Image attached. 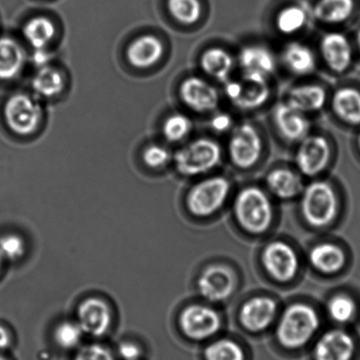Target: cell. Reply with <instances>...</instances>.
<instances>
[{
  "mask_svg": "<svg viewBox=\"0 0 360 360\" xmlns=\"http://www.w3.org/2000/svg\"><path fill=\"white\" fill-rule=\"evenodd\" d=\"M320 324L319 314L313 307L306 303H293L279 318L276 335L284 347L298 349L313 338Z\"/></svg>",
  "mask_w": 360,
  "mask_h": 360,
  "instance_id": "obj_1",
  "label": "cell"
},
{
  "mask_svg": "<svg viewBox=\"0 0 360 360\" xmlns=\"http://www.w3.org/2000/svg\"><path fill=\"white\" fill-rule=\"evenodd\" d=\"M233 214L246 232L263 234L271 225L274 207L263 190L249 186L238 192L233 202Z\"/></svg>",
  "mask_w": 360,
  "mask_h": 360,
  "instance_id": "obj_2",
  "label": "cell"
},
{
  "mask_svg": "<svg viewBox=\"0 0 360 360\" xmlns=\"http://www.w3.org/2000/svg\"><path fill=\"white\" fill-rule=\"evenodd\" d=\"M338 210L337 193L328 181L316 180L304 187L300 212L310 226L323 229L330 226L337 218Z\"/></svg>",
  "mask_w": 360,
  "mask_h": 360,
  "instance_id": "obj_3",
  "label": "cell"
},
{
  "mask_svg": "<svg viewBox=\"0 0 360 360\" xmlns=\"http://www.w3.org/2000/svg\"><path fill=\"white\" fill-rule=\"evenodd\" d=\"M221 160V146L215 139L208 137L194 139L174 155V167L185 177L207 174L218 167Z\"/></svg>",
  "mask_w": 360,
  "mask_h": 360,
  "instance_id": "obj_4",
  "label": "cell"
},
{
  "mask_svg": "<svg viewBox=\"0 0 360 360\" xmlns=\"http://www.w3.org/2000/svg\"><path fill=\"white\" fill-rule=\"evenodd\" d=\"M264 149V139L259 130L250 122H243L230 131L226 153L230 162L236 169H253L263 157Z\"/></svg>",
  "mask_w": 360,
  "mask_h": 360,
  "instance_id": "obj_5",
  "label": "cell"
},
{
  "mask_svg": "<svg viewBox=\"0 0 360 360\" xmlns=\"http://www.w3.org/2000/svg\"><path fill=\"white\" fill-rule=\"evenodd\" d=\"M231 185L225 176H216L198 181L187 195V206L192 214L200 218L214 214L229 198Z\"/></svg>",
  "mask_w": 360,
  "mask_h": 360,
  "instance_id": "obj_6",
  "label": "cell"
},
{
  "mask_svg": "<svg viewBox=\"0 0 360 360\" xmlns=\"http://www.w3.org/2000/svg\"><path fill=\"white\" fill-rule=\"evenodd\" d=\"M331 159L332 146L326 136L310 132L297 144L295 162L302 176H319L330 165Z\"/></svg>",
  "mask_w": 360,
  "mask_h": 360,
  "instance_id": "obj_7",
  "label": "cell"
},
{
  "mask_svg": "<svg viewBox=\"0 0 360 360\" xmlns=\"http://www.w3.org/2000/svg\"><path fill=\"white\" fill-rule=\"evenodd\" d=\"M41 117L43 110L39 101L30 94H13L4 107L6 123L15 134H32L39 125Z\"/></svg>",
  "mask_w": 360,
  "mask_h": 360,
  "instance_id": "obj_8",
  "label": "cell"
},
{
  "mask_svg": "<svg viewBox=\"0 0 360 360\" xmlns=\"http://www.w3.org/2000/svg\"><path fill=\"white\" fill-rule=\"evenodd\" d=\"M181 331L187 338L202 341L212 338L221 327L218 311L204 304H192L181 311L179 316Z\"/></svg>",
  "mask_w": 360,
  "mask_h": 360,
  "instance_id": "obj_9",
  "label": "cell"
},
{
  "mask_svg": "<svg viewBox=\"0 0 360 360\" xmlns=\"http://www.w3.org/2000/svg\"><path fill=\"white\" fill-rule=\"evenodd\" d=\"M179 96L185 106L198 114H212L218 110L220 94L204 77L191 75L183 80Z\"/></svg>",
  "mask_w": 360,
  "mask_h": 360,
  "instance_id": "obj_10",
  "label": "cell"
},
{
  "mask_svg": "<svg viewBox=\"0 0 360 360\" xmlns=\"http://www.w3.org/2000/svg\"><path fill=\"white\" fill-rule=\"evenodd\" d=\"M261 259L265 271L276 281H291L298 274V255L292 247L281 240L268 243L262 253Z\"/></svg>",
  "mask_w": 360,
  "mask_h": 360,
  "instance_id": "obj_11",
  "label": "cell"
},
{
  "mask_svg": "<svg viewBox=\"0 0 360 360\" xmlns=\"http://www.w3.org/2000/svg\"><path fill=\"white\" fill-rule=\"evenodd\" d=\"M236 281L232 271L223 265H211L199 275L198 295L210 303H221L229 300L234 291Z\"/></svg>",
  "mask_w": 360,
  "mask_h": 360,
  "instance_id": "obj_12",
  "label": "cell"
},
{
  "mask_svg": "<svg viewBox=\"0 0 360 360\" xmlns=\"http://www.w3.org/2000/svg\"><path fill=\"white\" fill-rule=\"evenodd\" d=\"M321 60L332 72L342 73L351 68L353 48L346 34L339 31H328L319 41Z\"/></svg>",
  "mask_w": 360,
  "mask_h": 360,
  "instance_id": "obj_13",
  "label": "cell"
},
{
  "mask_svg": "<svg viewBox=\"0 0 360 360\" xmlns=\"http://www.w3.org/2000/svg\"><path fill=\"white\" fill-rule=\"evenodd\" d=\"M272 120L278 135L292 144H298L310 134L312 127L307 115L290 106L285 101L275 107Z\"/></svg>",
  "mask_w": 360,
  "mask_h": 360,
  "instance_id": "obj_14",
  "label": "cell"
},
{
  "mask_svg": "<svg viewBox=\"0 0 360 360\" xmlns=\"http://www.w3.org/2000/svg\"><path fill=\"white\" fill-rule=\"evenodd\" d=\"M78 323L84 334L103 337L112 323L110 307L103 300L92 297L83 300L78 309Z\"/></svg>",
  "mask_w": 360,
  "mask_h": 360,
  "instance_id": "obj_15",
  "label": "cell"
},
{
  "mask_svg": "<svg viewBox=\"0 0 360 360\" xmlns=\"http://www.w3.org/2000/svg\"><path fill=\"white\" fill-rule=\"evenodd\" d=\"M356 342L348 331L342 328L330 330L321 335L314 347L316 360H352Z\"/></svg>",
  "mask_w": 360,
  "mask_h": 360,
  "instance_id": "obj_16",
  "label": "cell"
},
{
  "mask_svg": "<svg viewBox=\"0 0 360 360\" xmlns=\"http://www.w3.org/2000/svg\"><path fill=\"white\" fill-rule=\"evenodd\" d=\"M277 314V304L267 296H256L248 300L240 307L239 320L243 327L250 332L267 330Z\"/></svg>",
  "mask_w": 360,
  "mask_h": 360,
  "instance_id": "obj_17",
  "label": "cell"
},
{
  "mask_svg": "<svg viewBox=\"0 0 360 360\" xmlns=\"http://www.w3.org/2000/svg\"><path fill=\"white\" fill-rule=\"evenodd\" d=\"M239 79L240 94L232 103L234 107L243 111H254L268 103L271 89L267 77L243 73L242 78Z\"/></svg>",
  "mask_w": 360,
  "mask_h": 360,
  "instance_id": "obj_18",
  "label": "cell"
},
{
  "mask_svg": "<svg viewBox=\"0 0 360 360\" xmlns=\"http://www.w3.org/2000/svg\"><path fill=\"white\" fill-rule=\"evenodd\" d=\"M236 60L243 73L262 75L269 79L277 69L274 52L259 44H250L242 47Z\"/></svg>",
  "mask_w": 360,
  "mask_h": 360,
  "instance_id": "obj_19",
  "label": "cell"
},
{
  "mask_svg": "<svg viewBox=\"0 0 360 360\" xmlns=\"http://www.w3.org/2000/svg\"><path fill=\"white\" fill-rule=\"evenodd\" d=\"M285 101L304 114H314L326 106L328 94L320 84H298L290 89Z\"/></svg>",
  "mask_w": 360,
  "mask_h": 360,
  "instance_id": "obj_20",
  "label": "cell"
},
{
  "mask_svg": "<svg viewBox=\"0 0 360 360\" xmlns=\"http://www.w3.org/2000/svg\"><path fill=\"white\" fill-rule=\"evenodd\" d=\"M198 64L206 77L224 84L232 76L236 59L225 48L212 46L202 52Z\"/></svg>",
  "mask_w": 360,
  "mask_h": 360,
  "instance_id": "obj_21",
  "label": "cell"
},
{
  "mask_svg": "<svg viewBox=\"0 0 360 360\" xmlns=\"http://www.w3.org/2000/svg\"><path fill=\"white\" fill-rule=\"evenodd\" d=\"M281 61L292 75L304 77L316 71L317 58L309 45L299 41H289L281 52Z\"/></svg>",
  "mask_w": 360,
  "mask_h": 360,
  "instance_id": "obj_22",
  "label": "cell"
},
{
  "mask_svg": "<svg viewBox=\"0 0 360 360\" xmlns=\"http://www.w3.org/2000/svg\"><path fill=\"white\" fill-rule=\"evenodd\" d=\"M335 117L349 127L360 125V91L351 86L338 87L330 98Z\"/></svg>",
  "mask_w": 360,
  "mask_h": 360,
  "instance_id": "obj_23",
  "label": "cell"
},
{
  "mask_svg": "<svg viewBox=\"0 0 360 360\" xmlns=\"http://www.w3.org/2000/svg\"><path fill=\"white\" fill-rule=\"evenodd\" d=\"M265 183L274 197L289 200L299 197L303 191L302 174L288 167H276L268 173Z\"/></svg>",
  "mask_w": 360,
  "mask_h": 360,
  "instance_id": "obj_24",
  "label": "cell"
},
{
  "mask_svg": "<svg viewBox=\"0 0 360 360\" xmlns=\"http://www.w3.org/2000/svg\"><path fill=\"white\" fill-rule=\"evenodd\" d=\"M163 53L162 41L153 34H146L129 45L127 58L134 68L146 69L158 63Z\"/></svg>",
  "mask_w": 360,
  "mask_h": 360,
  "instance_id": "obj_25",
  "label": "cell"
},
{
  "mask_svg": "<svg viewBox=\"0 0 360 360\" xmlns=\"http://www.w3.org/2000/svg\"><path fill=\"white\" fill-rule=\"evenodd\" d=\"M309 263L314 269L326 275L342 271L346 264V255L341 247L330 243L317 244L309 255Z\"/></svg>",
  "mask_w": 360,
  "mask_h": 360,
  "instance_id": "obj_26",
  "label": "cell"
},
{
  "mask_svg": "<svg viewBox=\"0 0 360 360\" xmlns=\"http://www.w3.org/2000/svg\"><path fill=\"white\" fill-rule=\"evenodd\" d=\"M26 64V53L18 41L10 37L0 38V80L15 79Z\"/></svg>",
  "mask_w": 360,
  "mask_h": 360,
  "instance_id": "obj_27",
  "label": "cell"
},
{
  "mask_svg": "<svg viewBox=\"0 0 360 360\" xmlns=\"http://www.w3.org/2000/svg\"><path fill=\"white\" fill-rule=\"evenodd\" d=\"M354 9V0H317L311 15L320 23L338 25L347 22Z\"/></svg>",
  "mask_w": 360,
  "mask_h": 360,
  "instance_id": "obj_28",
  "label": "cell"
},
{
  "mask_svg": "<svg viewBox=\"0 0 360 360\" xmlns=\"http://www.w3.org/2000/svg\"><path fill=\"white\" fill-rule=\"evenodd\" d=\"M309 22V13L299 5L286 6L275 16V29L282 36L292 37L302 32Z\"/></svg>",
  "mask_w": 360,
  "mask_h": 360,
  "instance_id": "obj_29",
  "label": "cell"
},
{
  "mask_svg": "<svg viewBox=\"0 0 360 360\" xmlns=\"http://www.w3.org/2000/svg\"><path fill=\"white\" fill-rule=\"evenodd\" d=\"M56 34L54 23L46 17H34L23 27V36L34 50L46 49Z\"/></svg>",
  "mask_w": 360,
  "mask_h": 360,
  "instance_id": "obj_30",
  "label": "cell"
},
{
  "mask_svg": "<svg viewBox=\"0 0 360 360\" xmlns=\"http://www.w3.org/2000/svg\"><path fill=\"white\" fill-rule=\"evenodd\" d=\"M31 86L37 96L52 98L57 96L64 89V78L58 70L47 65L38 69Z\"/></svg>",
  "mask_w": 360,
  "mask_h": 360,
  "instance_id": "obj_31",
  "label": "cell"
},
{
  "mask_svg": "<svg viewBox=\"0 0 360 360\" xmlns=\"http://www.w3.org/2000/svg\"><path fill=\"white\" fill-rule=\"evenodd\" d=\"M327 313L335 323L345 325L354 320L358 313V306L351 296L342 293L328 300Z\"/></svg>",
  "mask_w": 360,
  "mask_h": 360,
  "instance_id": "obj_32",
  "label": "cell"
},
{
  "mask_svg": "<svg viewBox=\"0 0 360 360\" xmlns=\"http://www.w3.org/2000/svg\"><path fill=\"white\" fill-rule=\"evenodd\" d=\"M167 8L176 22L186 26L198 23L202 13L199 0H167Z\"/></svg>",
  "mask_w": 360,
  "mask_h": 360,
  "instance_id": "obj_33",
  "label": "cell"
},
{
  "mask_svg": "<svg viewBox=\"0 0 360 360\" xmlns=\"http://www.w3.org/2000/svg\"><path fill=\"white\" fill-rule=\"evenodd\" d=\"M193 129V122L186 114L174 113L163 123L162 132L167 141L177 143L184 141Z\"/></svg>",
  "mask_w": 360,
  "mask_h": 360,
  "instance_id": "obj_34",
  "label": "cell"
},
{
  "mask_svg": "<svg viewBox=\"0 0 360 360\" xmlns=\"http://www.w3.org/2000/svg\"><path fill=\"white\" fill-rule=\"evenodd\" d=\"M206 360H244L242 347L230 339L223 338L210 344L205 351Z\"/></svg>",
  "mask_w": 360,
  "mask_h": 360,
  "instance_id": "obj_35",
  "label": "cell"
},
{
  "mask_svg": "<svg viewBox=\"0 0 360 360\" xmlns=\"http://www.w3.org/2000/svg\"><path fill=\"white\" fill-rule=\"evenodd\" d=\"M84 334L78 323L64 321L56 328L54 339L56 344L64 349H72L82 342Z\"/></svg>",
  "mask_w": 360,
  "mask_h": 360,
  "instance_id": "obj_36",
  "label": "cell"
},
{
  "mask_svg": "<svg viewBox=\"0 0 360 360\" xmlns=\"http://www.w3.org/2000/svg\"><path fill=\"white\" fill-rule=\"evenodd\" d=\"M25 253V243L15 234H8L0 238V256L6 259L15 261Z\"/></svg>",
  "mask_w": 360,
  "mask_h": 360,
  "instance_id": "obj_37",
  "label": "cell"
},
{
  "mask_svg": "<svg viewBox=\"0 0 360 360\" xmlns=\"http://www.w3.org/2000/svg\"><path fill=\"white\" fill-rule=\"evenodd\" d=\"M171 159V153L165 146L152 145L143 153V160L152 169H160L166 166Z\"/></svg>",
  "mask_w": 360,
  "mask_h": 360,
  "instance_id": "obj_38",
  "label": "cell"
},
{
  "mask_svg": "<svg viewBox=\"0 0 360 360\" xmlns=\"http://www.w3.org/2000/svg\"><path fill=\"white\" fill-rule=\"evenodd\" d=\"M75 360H114V358L104 345L91 344L80 348Z\"/></svg>",
  "mask_w": 360,
  "mask_h": 360,
  "instance_id": "obj_39",
  "label": "cell"
},
{
  "mask_svg": "<svg viewBox=\"0 0 360 360\" xmlns=\"http://www.w3.org/2000/svg\"><path fill=\"white\" fill-rule=\"evenodd\" d=\"M210 127L216 134H224L232 131L233 120L232 117L226 112L215 111L210 119Z\"/></svg>",
  "mask_w": 360,
  "mask_h": 360,
  "instance_id": "obj_40",
  "label": "cell"
},
{
  "mask_svg": "<svg viewBox=\"0 0 360 360\" xmlns=\"http://www.w3.org/2000/svg\"><path fill=\"white\" fill-rule=\"evenodd\" d=\"M118 353L124 360H139L142 355L141 349L131 342H122L119 345Z\"/></svg>",
  "mask_w": 360,
  "mask_h": 360,
  "instance_id": "obj_41",
  "label": "cell"
},
{
  "mask_svg": "<svg viewBox=\"0 0 360 360\" xmlns=\"http://www.w3.org/2000/svg\"><path fill=\"white\" fill-rule=\"evenodd\" d=\"M52 56L50 52L47 51L46 49H38V50H34L31 59L32 63L37 66L38 69L44 68L50 64Z\"/></svg>",
  "mask_w": 360,
  "mask_h": 360,
  "instance_id": "obj_42",
  "label": "cell"
},
{
  "mask_svg": "<svg viewBox=\"0 0 360 360\" xmlns=\"http://www.w3.org/2000/svg\"><path fill=\"white\" fill-rule=\"evenodd\" d=\"M10 344H11V338L8 331L0 325V349L8 348Z\"/></svg>",
  "mask_w": 360,
  "mask_h": 360,
  "instance_id": "obj_43",
  "label": "cell"
},
{
  "mask_svg": "<svg viewBox=\"0 0 360 360\" xmlns=\"http://www.w3.org/2000/svg\"><path fill=\"white\" fill-rule=\"evenodd\" d=\"M356 47H358L359 51V52H360V29H359V30L358 31V33H356Z\"/></svg>",
  "mask_w": 360,
  "mask_h": 360,
  "instance_id": "obj_44",
  "label": "cell"
},
{
  "mask_svg": "<svg viewBox=\"0 0 360 360\" xmlns=\"http://www.w3.org/2000/svg\"><path fill=\"white\" fill-rule=\"evenodd\" d=\"M356 142H358V146L360 150V134L358 136V141H356Z\"/></svg>",
  "mask_w": 360,
  "mask_h": 360,
  "instance_id": "obj_45",
  "label": "cell"
},
{
  "mask_svg": "<svg viewBox=\"0 0 360 360\" xmlns=\"http://www.w3.org/2000/svg\"><path fill=\"white\" fill-rule=\"evenodd\" d=\"M1 259H2V257H1V256H0V265H1Z\"/></svg>",
  "mask_w": 360,
  "mask_h": 360,
  "instance_id": "obj_46",
  "label": "cell"
},
{
  "mask_svg": "<svg viewBox=\"0 0 360 360\" xmlns=\"http://www.w3.org/2000/svg\"><path fill=\"white\" fill-rule=\"evenodd\" d=\"M0 360H6L4 358H2V356H0Z\"/></svg>",
  "mask_w": 360,
  "mask_h": 360,
  "instance_id": "obj_47",
  "label": "cell"
}]
</instances>
